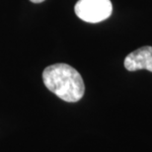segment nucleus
<instances>
[{
  "mask_svg": "<svg viewBox=\"0 0 152 152\" xmlns=\"http://www.w3.org/2000/svg\"><path fill=\"white\" fill-rule=\"evenodd\" d=\"M30 1L33 2V3H41L42 1H45V0H30Z\"/></svg>",
  "mask_w": 152,
  "mask_h": 152,
  "instance_id": "obj_4",
  "label": "nucleus"
},
{
  "mask_svg": "<svg viewBox=\"0 0 152 152\" xmlns=\"http://www.w3.org/2000/svg\"><path fill=\"white\" fill-rule=\"evenodd\" d=\"M42 80L50 92L65 102H78L84 96L85 85L82 76L66 63H56L45 68Z\"/></svg>",
  "mask_w": 152,
  "mask_h": 152,
  "instance_id": "obj_1",
  "label": "nucleus"
},
{
  "mask_svg": "<svg viewBox=\"0 0 152 152\" xmlns=\"http://www.w3.org/2000/svg\"><path fill=\"white\" fill-rule=\"evenodd\" d=\"M74 11L82 21L99 23L111 16L113 5L110 0H78Z\"/></svg>",
  "mask_w": 152,
  "mask_h": 152,
  "instance_id": "obj_2",
  "label": "nucleus"
},
{
  "mask_svg": "<svg viewBox=\"0 0 152 152\" xmlns=\"http://www.w3.org/2000/svg\"><path fill=\"white\" fill-rule=\"evenodd\" d=\"M124 64L129 71L146 69L152 72V47L145 45L133 50L126 56Z\"/></svg>",
  "mask_w": 152,
  "mask_h": 152,
  "instance_id": "obj_3",
  "label": "nucleus"
}]
</instances>
